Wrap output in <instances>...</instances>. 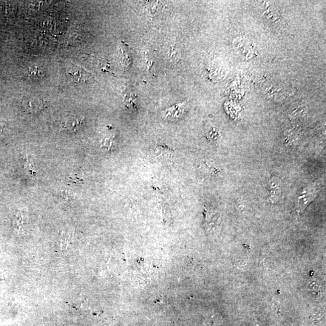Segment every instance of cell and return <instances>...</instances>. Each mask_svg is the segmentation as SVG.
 Returning a JSON list of instances; mask_svg holds the SVG:
<instances>
[{
  "mask_svg": "<svg viewBox=\"0 0 326 326\" xmlns=\"http://www.w3.org/2000/svg\"><path fill=\"white\" fill-rule=\"evenodd\" d=\"M318 192V189L315 186L308 187L304 189L297 201L296 212L298 214L305 211L309 204L316 198Z\"/></svg>",
  "mask_w": 326,
  "mask_h": 326,
  "instance_id": "6da1fadb",
  "label": "cell"
},
{
  "mask_svg": "<svg viewBox=\"0 0 326 326\" xmlns=\"http://www.w3.org/2000/svg\"><path fill=\"white\" fill-rule=\"evenodd\" d=\"M67 73L71 79L75 83L86 82L90 80L92 76L90 74L75 65H70L67 68Z\"/></svg>",
  "mask_w": 326,
  "mask_h": 326,
  "instance_id": "7a4b0ae2",
  "label": "cell"
},
{
  "mask_svg": "<svg viewBox=\"0 0 326 326\" xmlns=\"http://www.w3.org/2000/svg\"><path fill=\"white\" fill-rule=\"evenodd\" d=\"M22 105L25 111L32 114L40 112L44 107L43 102L41 99L37 98L26 99Z\"/></svg>",
  "mask_w": 326,
  "mask_h": 326,
  "instance_id": "3957f363",
  "label": "cell"
},
{
  "mask_svg": "<svg viewBox=\"0 0 326 326\" xmlns=\"http://www.w3.org/2000/svg\"><path fill=\"white\" fill-rule=\"evenodd\" d=\"M84 118L76 115H71L65 119L62 128L70 132H76L83 124Z\"/></svg>",
  "mask_w": 326,
  "mask_h": 326,
  "instance_id": "277c9868",
  "label": "cell"
},
{
  "mask_svg": "<svg viewBox=\"0 0 326 326\" xmlns=\"http://www.w3.org/2000/svg\"><path fill=\"white\" fill-rule=\"evenodd\" d=\"M270 192H269V199L271 202L276 203L280 200L281 196L280 182L276 178L270 181Z\"/></svg>",
  "mask_w": 326,
  "mask_h": 326,
  "instance_id": "5b68a950",
  "label": "cell"
},
{
  "mask_svg": "<svg viewBox=\"0 0 326 326\" xmlns=\"http://www.w3.org/2000/svg\"><path fill=\"white\" fill-rule=\"evenodd\" d=\"M27 75L28 77L33 80L42 78L44 76L43 72L41 71V69L36 65H32L29 67L27 70Z\"/></svg>",
  "mask_w": 326,
  "mask_h": 326,
  "instance_id": "8992f818",
  "label": "cell"
},
{
  "mask_svg": "<svg viewBox=\"0 0 326 326\" xmlns=\"http://www.w3.org/2000/svg\"><path fill=\"white\" fill-rule=\"evenodd\" d=\"M112 145V141L110 140V139L106 138L103 141H102L101 146L102 148L104 149L105 150H108V151H109V150L111 148Z\"/></svg>",
  "mask_w": 326,
  "mask_h": 326,
  "instance_id": "52a82bcc",
  "label": "cell"
},
{
  "mask_svg": "<svg viewBox=\"0 0 326 326\" xmlns=\"http://www.w3.org/2000/svg\"><path fill=\"white\" fill-rule=\"evenodd\" d=\"M3 123H2V120H0V133L2 132V129H3Z\"/></svg>",
  "mask_w": 326,
  "mask_h": 326,
  "instance_id": "ba28073f",
  "label": "cell"
}]
</instances>
